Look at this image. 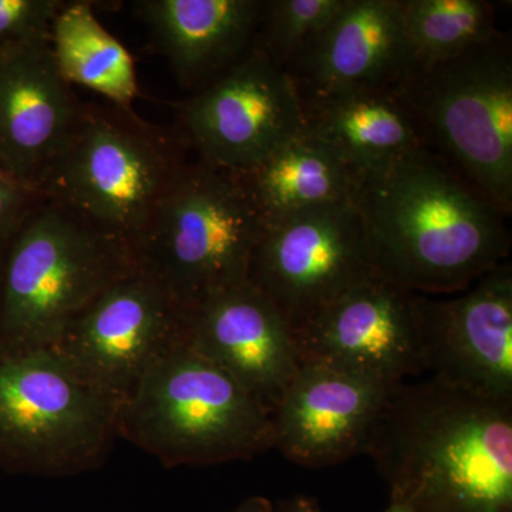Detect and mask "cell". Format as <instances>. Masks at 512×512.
<instances>
[{"label": "cell", "mask_w": 512, "mask_h": 512, "mask_svg": "<svg viewBox=\"0 0 512 512\" xmlns=\"http://www.w3.org/2000/svg\"><path fill=\"white\" fill-rule=\"evenodd\" d=\"M350 201L376 275L419 295L467 291L507 261V217L426 148L355 175Z\"/></svg>", "instance_id": "1"}, {"label": "cell", "mask_w": 512, "mask_h": 512, "mask_svg": "<svg viewBox=\"0 0 512 512\" xmlns=\"http://www.w3.org/2000/svg\"><path fill=\"white\" fill-rule=\"evenodd\" d=\"M185 144L198 161L244 173L305 126L292 77L258 45L177 106Z\"/></svg>", "instance_id": "11"}, {"label": "cell", "mask_w": 512, "mask_h": 512, "mask_svg": "<svg viewBox=\"0 0 512 512\" xmlns=\"http://www.w3.org/2000/svg\"><path fill=\"white\" fill-rule=\"evenodd\" d=\"M237 175L265 224L306 208L349 200L355 181L348 165L305 126Z\"/></svg>", "instance_id": "20"}, {"label": "cell", "mask_w": 512, "mask_h": 512, "mask_svg": "<svg viewBox=\"0 0 512 512\" xmlns=\"http://www.w3.org/2000/svg\"><path fill=\"white\" fill-rule=\"evenodd\" d=\"M363 454L392 503L416 512H512V402L431 377L393 384Z\"/></svg>", "instance_id": "2"}, {"label": "cell", "mask_w": 512, "mask_h": 512, "mask_svg": "<svg viewBox=\"0 0 512 512\" xmlns=\"http://www.w3.org/2000/svg\"><path fill=\"white\" fill-rule=\"evenodd\" d=\"M117 437L170 468L251 460L275 443L272 414L185 342L121 404Z\"/></svg>", "instance_id": "5"}, {"label": "cell", "mask_w": 512, "mask_h": 512, "mask_svg": "<svg viewBox=\"0 0 512 512\" xmlns=\"http://www.w3.org/2000/svg\"><path fill=\"white\" fill-rule=\"evenodd\" d=\"M259 0H141L134 3L158 52L184 89L227 72L255 45Z\"/></svg>", "instance_id": "18"}, {"label": "cell", "mask_w": 512, "mask_h": 512, "mask_svg": "<svg viewBox=\"0 0 512 512\" xmlns=\"http://www.w3.org/2000/svg\"><path fill=\"white\" fill-rule=\"evenodd\" d=\"M64 2L0 0V50L50 42L53 22Z\"/></svg>", "instance_id": "24"}, {"label": "cell", "mask_w": 512, "mask_h": 512, "mask_svg": "<svg viewBox=\"0 0 512 512\" xmlns=\"http://www.w3.org/2000/svg\"><path fill=\"white\" fill-rule=\"evenodd\" d=\"M412 69L400 0H346L286 73L303 100L394 89Z\"/></svg>", "instance_id": "15"}, {"label": "cell", "mask_w": 512, "mask_h": 512, "mask_svg": "<svg viewBox=\"0 0 512 512\" xmlns=\"http://www.w3.org/2000/svg\"><path fill=\"white\" fill-rule=\"evenodd\" d=\"M185 333L183 309L136 269L94 299L50 350L119 410L148 370L183 345Z\"/></svg>", "instance_id": "10"}, {"label": "cell", "mask_w": 512, "mask_h": 512, "mask_svg": "<svg viewBox=\"0 0 512 512\" xmlns=\"http://www.w3.org/2000/svg\"><path fill=\"white\" fill-rule=\"evenodd\" d=\"M39 198L35 191L0 170V255Z\"/></svg>", "instance_id": "25"}, {"label": "cell", "mask_w": 512, "mask_h": 512, "mask_svg": "<svg viewBox=\"0 0 512 512\" xmlns=\"http://www.w3.org/2000/svg\"><path fill=\"white\" fill-rule=\"evenodd\" d=\"M383 512H416L412 510V508L407 507V505L399 504V503H392L390 504V507L387 508L386 511Z\"/></svg>", "instance_id": "28"}, {"label": "cell", "mask_w": 512, "mask_h": 512, "mask_svg": "<svg viewBox=\"0 0 512 512\" xmlns=\"http://www.w3.org/2000/svg\"><path fill=\"white\" fill-rule=\"evenodd\" d=\"M184 165L177 143L134 113L83 106L37 194L130 242Z\"/></svg>", "instance_id": "7"}, {"label": "cell", "mask_w": 512, "mask_h": 512, "mask_svg": "<svg viewBox=\"0 0 512 512\" xmlns=\"http://www.w3.org/2000/svg\"><path fill=\"white\" fill-rule=\"evenodd\" d=\"M185 343L234 377L271 414L298 372L288 323L249 281L188 312Z\"/></svg>", "instance_id": "14"}, {"label": "cell", "mask_w": 512, "mask_h": 512, "mask_svg": "<svg viewBox=\"0 0 512 512\" xmlns=\"http://www.w3.org/2000/svg\"><path fill=\"white\" fill-rule=\"evenodd\" d=\"M394 92L423 147L512 214V50L504 35L464 55L413 67Z\"/></svg>", "instance_id": "6"}, {"label": "cell", "mask_w": 512, "mask_h": 512, "mask_svg": "<svg viewBox=\"0 0 512 512\" xmlns=\"http://www.w3.org/2000/svg\"><path fill=\"white\" fill-rule=\"evenodd\" d=\"M389 387L319 363H299L272 413L274 448L309 468L336 466L363 454Z\"/></svg>", "instance_id": "16"}, {"label": "cell", "mask_w": 512, "mask_h": 512, "mask_svg": "<svg viewBox=\"0 0 512 512\" xmlns=\"http://www.w3.org/2000/svg\"><path fill=\"white\" fill-rule=\"evenodd\" d=\"M299 363H319L387 386L426 373L419 293L375 275L293 333Z\"/></svg>", "instance_id": "12"}, {"label": "cell", "mask_w": 512, "mask_h": 512, "mask_svg": "<svg viewBox=\"0 0 512 512\" xmlns=\"http://www.w3.org/2000/svg\"><path fill=\"white\" fill-rule=\"evenodd\" d=\"M265 220L237 174L185 164L128 242L137 271L163 286L187 315L248 281Z\"/></svg>", "instance_id": "4"}, {"label": "cell", "mask_w": 512, "mask_h": 512, "mask_svg": "<svg viewBox=\"0 0 512 512\" xmlns=\"http://www.w3.org/2000/svg\"><path fill=\"white\" fill-rule=\"evenodd\" d=\"M50 49L70 86L86 87L133 113L138 96L136 66L126 47L104 28L87 2L63 3L53 22Z\"/></svg>", "instance_id": "21"}, {"label": "cell", "mask_w": 512, "mask_h": 512, "mask_svg": "<svg viewBox=\"0 0 512 512\" xmlns=\"http://www.w3.org/2000/svg\"><path fill=\"white\" fill-rule=\"evenodd\" d=\"M375 275L362 220L349 198L266 224L248 281L278 309L293 335Z\"/></svg>", "instance_id": "9"}, {"label": "cell", "mask_w": 512, "mask_h": 512, "mask_svg": "<svg viewBox=\"0 0 512 512\" xmlns=\"http://www.w3.org/2000/svg\"><path fill=\"white\" fill-rule=\"evenodd\" d=\"M82 109L50 42L0 50V170L37 194Z\"/></svg>", "instance_id": "17"}, {"label": "cell", "mask_w": 512, "mask_h": 512, "mask_svg": "<svg viewBox=\"0 0 512 512\" xmlns=\"http://www.w3.org/2000/svg\"><path fill=\"white\" fill-rule=\"evenodd\" d=\"M136 269L127 241L40 197L0 255V352L52 349L94 299Z\"/></svg>", "instance_id": "3"}, {"label": "cell", "mask_w": 512, "mask_h": 512, "mask_svg": "<svg viewBox=\"0 0 512 512\" xmlns=\"http://www.w3.org/2000/svg\"><path fill=\"white\" fill-rule=\"evenodd\" d=\"M117 439V409L53 350L0 352V468L63 477L101 466Z\"/></svg>", "instance_id": "8"}, {"label": "cell", "mask_w": 512, "mask_h": 512, "mask_svg": "<svg viewBox=\"0 0 512 512\" xmlns=\"http://www.w3.org/2000/svg\"><path fill=\"white\" fill-rule=\"evenodd\" d=\"M346 0H269L262 3L256 45L281 67L289 66L332 22Z\"/></svg>", "instance_id": "23"}, {"label": "cell", "mask_w": 512, "mask_h": 512, "mask_svg": "<svg viewBox=\"0 0 512 512\" xmlns=\"http://www.w3.org/2000/svg\"><path fill=\"white\" fill-rule=\"evenodd\" d=\"M302 107L305 127L353 175L424 148L416 121L394 89L303 99Z\"/></svg>", "instance_id": "19"}, {"label": "cell", "mask_w": 512, "mask_h": 512, "mask_svg": "<svg viewBox=\"0 0 512 512\" xmlns=\"http://www.w3.org/2000/svg\"><path fill=\"white\" fill-rule=\"evenodd\" d=\"M413 67H430L500 35L485 0H400Z\"/></svg>", "instance_id": "22"}, {"label": "cell", "mask_w": 512, "mask_h": 512, "mask_svg": "<svg viewBox=\"0 0 512 512\" xmlns=\"http://www.w3.org/2000/svg\"><path fill=\"white\" fill-rule=\"evenodd\" d=\"M274 512H320V510L315 498L298 495V497L281 501L278 508L274 507Z\"/></svg>", "instance_id": "26"}, {"label": "cell", "mask_w": 512, "mask_h": 512, "mask_svg": "<svg viewBox=\"0 0 512 512\" xmlns=\"http://www.w3.org/2000/svg\"><path fill=\"white\" fill-rule=\"evenodd\" d=\"M231 512H274V504L265 497H251Z\"/></svg>", "instance_id": "27"}, {"label": "cell", "mask_w": 512, "mask_h": 512, "mask_svg": "<svg viewBox=\"0 0 512 512\" xmlns=\"http://www.w3.org/2000/svg\"><path fill=\"white\" fill-rule=\"evenodd\" d=\"M426 373L437 383L512 402V268L495 266L457 298L419 295Z\"/></svg>", "instance_id": "13"}]
</instances>
